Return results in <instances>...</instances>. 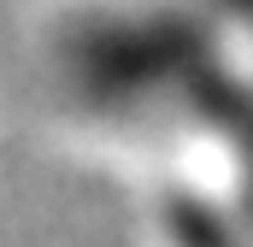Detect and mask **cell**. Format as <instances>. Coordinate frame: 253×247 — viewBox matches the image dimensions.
<instances>
[{
	"instance_id": "cell-1",
	"label": "cell",
	"mask_w": 253,
	"mask_h": 247,
	"mask_svg": "<svg viewBox=\"0 0 253 247\" xmlns=\"http://www.w3.org/2000/svg\"><path fill=\"white\" fill-rule=\"evenodd\" d=\"M230 0H94L53 36L59 88L100 124H171L242 147L253 165V71L224 30Z\"/></svg>"
}]
</instances>
